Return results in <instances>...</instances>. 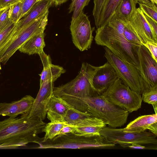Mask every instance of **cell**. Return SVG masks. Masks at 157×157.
<instances>
[{"instance_id": "obj_1", "label": "cell", "mask_w": 157, "mask_h": 157, "mask_svg": "<svg viewBox=\"0 0 157 157\" xmlns=\"http://www.w3.org/2000/svg\"><path fill=\"white\" fill-rule=\"evenodd\" d=\"M11 117L0 121V149L17 148L30 143L38 144L43 141L38 134L46 123L38 117Z\"/></svg>"}, {"instance_id": "obj_2", "label": "cell", "mask_w": 157, "mask_h": 157, "mask_svg": "<svg viewBox=\"0 0 157 157\" xmlns=\"http://www.w3.org/2000/svg\"><path fill=\"white\" fill-rule=\"evenodd\" d=\"M124 28L122 21L114 15L105 25L97 29L95 43L107 48L116 56L137 67L142 72L139 59L140 46L126 40L123 35Z\"/></svg>"}, {"instance_id": "obj_3", "label": "cell", "mask_w": 157, "mask_h": 157, "mask_svg": "<svg viewBox=\"0 0 157 157\" xmlns=\"http://www.w3.org/2000/svg\"><path fill=\"white\" fill-rule=\"evenodd\" d=\"M61 97L73 108L101 119L109 127H121L127 122L128 112L101 95L85 98L67 95Z\"/></svg>"}, {"instance_id": "obj_4", "label": "cell", "mask_w": 157, "mask_h": 157, "mask_svg": "<svg viewBox=\"0 0 157 157\" xmlns=\"http://www.w3.org/2000/svg\"><path fill=\"white\" fill-rule=\"evenodd\" d=\"M116 144L101 134L88 136L69 133L42 142L35 148L101 149L113 147Z\"/></svg>"}, {"instance_id": "obj_5", "label": "cell", "mask_w": 157, "mask_h": 157, "mask_svg": "<svg viewBox=\"0 0 157 157\" xmlns=\"http://www.w3.org/2000/svg\"><path fill=\"white\" fill-rule=\"evenodd\" d=\"M99 67L83 63L77 76L65 84L54 87L53 94L58 97L67 95L81 98L98 95L93 86L92 80Z\"/></svg>"}, {"instance_id": "obj_6", "label": "cell", "mask_w": 157, "mask_h": 157, "mask_svg": "<svg viewBox=\"0 0 157 157\" xmlns=\"http://www.w3.org/2000/svg\"><path fill=\"white\" fill-rule=\"evenodd\" d=\"M104 49L105 57L124 84L141 95L150 89L151 86L140 70L122 60L107 48L105 47Z\"/></svg>"}, {"instance_id": "obj_7", "label": "cell", "mask_w": 157, "mask_h": 157, "mask_svg": "<svg viewBox=\"0 0 157 157\" xmlns=\"http://www.w3.org/2000/svg\"><path fill=\"white\" fill-rule=\"evenodd\" d=\"M101 95L116 105L130 113L141 107V95L124 84L119 78Z\"/></svg>"}, {"instance_id": "obj_8", "label": "cell", "mask_w": 157, "mask_h": 157, "mask_svg": "<svg viewBox=\"0 0 157 157\" xmlns=\"http://www.w3.org/2000/svg\"><path fill=\"white\" fill-rule=\"evenodd\" d=\"M100 134L115 144H119L124 148L129 144L136 143L140 144H157V136L146 131L139 133L126 132L123 128H117L106 126L103 127Z\"/></svg>"}, {"instance_id": "obj_9", "label": "cell", "mask_w": 157, "mask_h": 157, "mask_svg": "<svg viewBox=\"0 0 157 157\" xmlns=\"http://www.w3.org/2000/svg\"><path fill=\"white\" fill-rule=\"evenodd\" d=\"M70 29L73 42L77 48L82 52L90 48L94 28L91 27L88 16L83 11L75 19L71 20Z\"/></svg>"}, {"instance_id": "obj_10", "label": "cell", "mask_w": 157, "mask_h": 157, "mask_svg": "<svg viewBox=\"0 0 157 157\" xmlns=\"http://www.w3.org/2000/svg\"><path fill=\"white\" fill-rule=\"evenodd\" d=\"M48 10L34 20L14 40L0 58L5 64L11 57L28 40L35 35L44 32L48 23Z\"/></svg>"}, {"instance_id": "obj_11", "label": "cell", "mask_w": 157, "mask_h": 157, "mask_svg": "<svg viewBox=\"0 0 157 157\" xmlns=\"http://www.w3.org/2000/svg\"><path fill=\"white\" fill-rule=\"evenodd\" d=\"M123 21L124 25L139 38L142 45L148 41L157 43V35L149 25L139 7L136 8L129 21Z\"/></svg>"}, {"instance_id": "obj_12", "label": "cell", "mask_w": 157, "mask_h": 157, "mask_svg": "<svg viewBox=\"0 0 157 157\" xmlns=\"http://www.w3.org/2000/svg\"><path fill=\"white\" fill-rule=\"evenodd\" d=\"M54 82L51 81L43 82L40 84L38 93L28 117H38L43 120L47 116V107L53 94Z\"/></svg>"}, {"instance_id": "obj_13", "label": "cell", "mask_w": 157, "mask_h": 157, "mask_svg": "<svg viewBox=\"0 0 157 157\" xmlns=\"http://www.w3.org/2000/svg\"><path fill=\"white\" fill-rule=\"evenodd\" d=\"M53 3V0H38L27 14L14 24L12 30L13 40L35 19L45 13Z\"/></svg>"}, {"instance_id": "obj_14", "label": "cell", "mask_w": 157, "mask_h": 157, "mask_svg": "<svg viewBox=\"0 0 157 157\" xmlns=\"http://www.w3.org/2000/svg\"><path fill=\"white\" fill-rule=\"evenodd\" d=\"M118 78L112 66L108 62L100 66L92 80L94 89L98 95H101Z\"/></svg>"}, {"instance_id": "obj_15", "label": "cell", "mask_w": 157, "mask_h": 157, "mask_svg": "<svg viewBox=\"0 0 157 157\" xmlns=\"http://www.w3.org/2000/svg\"><path fill=\"white\" fill-rule=\"evenodd\" d=\"M140 64L145 78L151 86L157 85V62L144 46H140Z\"/></svg>"}, {"instance_id": "obj_16", "label": "cell", "mask_w": 157, "mask_h": 157, "mask_svg": "<svg viewBox=\"0 0 157 157\" xmlns=\"http://www.w3.org/2000/svg\"><path fill=\"white\" fill-rule=\"evenodd\" d=\"M72 107L61 97L56 96L53 94L47 107V117L50 121L65 123L64 117L67 111Z\"/></svg>"}, {"instance_id": "obj_17", "label": "cell", "mask_w": 157, "mask_h": 157, "mask_svg": "<svg viewBox=\"0 0 157 157\" xmlns=\"http://www.w3.org/2000/svg\"><path fill=\"white\" fill-rule=\"evenodd\" d=\"M69 125L73 127L75 134L90 136L100 135V131L106 124L101 119L91 116L78 124Z\"/></svg>"}, {"instance_id": "obj_18", "label": "cell", "mask_w": 157, "mask_h": 157, "mask_svg": "<svg viewBox=\"0 0 157 157\" xmlns=\"http://www.w3.org/2000/svg\"><path fill=\"white\" fill-rule=\"evenodd\" d=\"M39 55L43 66V69L40 75V84L48 80L54 82L62 74L65 73V70L62 67L52 64L50 56L44 51Z\"/></svg>"}, {"instance_id": "obj_19", "label": "cell", "mask_w": 157, "mask_h": 157, "mask_svg": "<svg viewBox=\"0 0 157 157\" xmlns=\"http://www.w3.org/2000/svg\"><path fill=\"white\" fill-rule=\"evenodd\" d=\"M157 122V114L155 113L139 117L130 122L124 128L123 131L139 133L148 129L152 124Z\"/></svg>"}, {"instance_id": "obj_20", "label": "cell", "mask_w": 157, "mask_h": 157, "mask_svg": "<svg viewBox=\"0 0 157 157\" xmlns=\"http://www.w3.org/2000/svg\"><path fill=\"white\" fill-rule=\"evenodd\" d=\"M44 32L33 36L25 42L19 49L21 52L29 55L41 53L45 46Z\"/></svg>"}, {"instance_id": "obj_21", "label": "cell", "mask_w": 157, "mask_h": 157, "mask_svg": "<svg viewBox=\"0 0 157 157\" xmlns=\"http://www.w3.org/2000/svg\"><path fill=\"white\" fill-rule=\"evenodd\" d=\"M121 1L106 0L100 14L98 28L104 26L110 20Z\"/></svg>"}, {"instance_id": "obj_22", "label": "cell", "mask_w": 157, "mask_h": 157, "mask_svg": "<svg viewBox=\"0 0 157 157\" xmlns=\"http://www.w3.org/2000/svg\"><path fill=\"white\" fill-rule=\"evenodd\" d=\"M137 4L134 0H122L114 15L122 20L128 21L137 8Z\"/></svg>"}, {"instance_id": "obj_23", "label": "cell", "mask_w": 157, "mask_h": 157, "mask_svg": "<svg viewBox=\"0 0 157 157\" xmlns=\"http://www.w3.org/2000/svg\"><path fill=\"white\" fill-rule=\"evenodd\" d=\"M92 116L88 113L81 111L73 107L67 112L64 118L67 125H76L83 122L87 117Z\"/></svg>"}, {"instance_id": "obj_24", "label": "cell", "mask_w": 157, "mask_h": 157, "mask_svg": "<svg viewBox=\"0 0 157 157\" xmlns=\"http://www.w3.org/2000/svg\"><path fill=\"white\" fill-rule=\"evenodd\" d=\"M65 123L56 121H50L46 124L43 129L45 134L42 142L51 140L57 136L62 128L67 125Z\"/></svg>"}, {"instance_id": "obj_25", "label": "cell", "mask_w": 157, "mask_h": 157, "mask_svg": "<svg viewBox=\"0 0 157 157\" xmlns=\"http://www.w3.org/2000/svg\"><path fill=\"white\" fill-rule=\"evenodd\" d=\"M20 114L17 101L0 103V115L16 117Z\"/></svg>"}, {"instance_id": "obj_26", "label": "cell", "mask_w": 157, "mask_h": 157, "mask_svg": "<svg viewBox=\"0 0 157 157\" xmlns=\"http://www.w3.org/2000/svg\"><path fill=\"white\" fill-rule=\"evenodd\" d=\"M142 95V101L152 105L155 113H157V85L151 86L150 89L144 92Z\"/></svg>"}, {"instance_id": "obj_27", "label": "cell", "mask_w": 157, "mask_h": 157, "mask_svg": "<svg viewBox=\"0 0 157 157\" xmlns=\"http://www.w3.org/2000/svg\"><path fill=\"white\" fill-rule=\"evenodd\" d=\"M90 0H72L69 8V13L73 12L72 19L77 18L83 11L84 7L87 6Z\"/></svg>"}, {"instance_id": "obj_28", "label": "cell", "mask_w": 157, "mask_h": 157, "mask_svg": "<svg viewBox=\"0 0 157 157\" xmlns=\"http://www.w3.org/2000/svg\"><path fill=\"white\" fill-rule=\"evenodd\" d=\"M35 98L30 95H27L17 101L20 114H28L31 109Z\"/></svg>"}, {"instance_id": "obj_29", "label": "cell", "mask_w": 157, "mask_h": 157, "mask_svg": "<svg viewBox=\"0 0 157 157\" xmlns=\"http://www.w3.org/2000/svg\"><path fill=\"white\" fill-rule=\"evenodd\" d=\"M138 4L139 8L144 14L151 17L157 21V5L150 1Z\"/></svg>"}, {"instance_id": "obj_30", "label": "cell", "mask_w": 157, "mask_h": 157, "mask_svg": "<svg viewBox=\"0 0 157 157\" xmlns=\"http://www.w3.org/2000/svg\"><path fill=\"white\" fill-rule=\"evenodd\" d=\"M106 0H93L94 6L92 11L97 29L99 27L100 14Z\"/></svg>"}, {"instance_id": "obj_31", "label": "cell", "mask_w": 157, "mask_h": 157, "mask_svg": "<svg viewBox=\"0 0 157 157\" xmlns=\"http://www.w3.org/2000/svg\"><path fill=\"white\" fill-rule=\"evenodd\" d=\"M10 7H7L0 16V33L14 24L10 17Z\"/></svg>"}, {"instance_id": "obj_32", "label": "cell", "mask_w": 157, "mask_h": 157, "mask_svg": "<svg viewBox=\"0 0 157 157\" xmlns=\"http://www.w3.org/2000/svg\"><path fill=\"white\" fill-rule=\"evenodd\" d=\"M22 2L10 6V16L12 22L15 24L20 20L21 13Z\"/></svg>"}, {"instance_id": "obj_33", "label": "cell", "mask_w": 157, "mask_h": 157, "mask_svg": "<svg viewBox=\"0 0 157 157\" xmlns=\"http://www.w3.org/2000/svg\"><path fill=\"white\" fill-rule=\"evenodd\" d=\"M123 35L126 40L133 44L141 46L142 43L137 36L127 27L124 25Z\"/></svg>"}, {"instance_id": "obj_34", "label": "cell", "mask_w": 157, "mask_h": 157, "mask_svg": "<svg viewBox=\"0 0 157 157\" xmlns=\"http://www.w3.org/2000/svg\"><path fill=\"white\" fill-rule=\"evenodd\" d=\"M38 0H23L22 2L21 13L20 20L27 14L31 8Z\"/></svg>"}, {"instance_id": "obj_35", "label": "cell", "mask_w": 157, "mask_h": 157, "mask_svg": "<svg viewBox=\"0 0 157 157\" xmlns=\"http://www.w3.org/2000/svg\"><path fill=\"white\" fill-rule=\"evenodd\" d=\"M144 45L147 48L153 58L157 62V43L148 41Z\"/></svg>"}, {"instance_id": "obj_36", "label": "cell", "mask_w": 157, "mask_h": 157, "mask_svg": "<svg viewBox=\"0 0 157 157\" xmlns=\"http://www.w3.org/2000/svg\"><path fill=\"white\" fill-rule=\"evenodd\" d=\"M23 0H0V8L13 6Z\"/></svg>"}, {"instance_id": "obj_37", "label": "cell", "mask_w": 157, "mask_h": 157, "mask_svg": "<svg viewBox=\"0 0 157 157\" xmlns=\"http://www.w3.org/2000/svg\"><path fill=\"white\" fill-rule=\"evenodd\" d=\"M144 15L149 25L155 33L157 35V21L148 15L145 14Z\"/></svg>"}, {"instance_id": "obj_38", "label": "cell", "mask_w": 157, "mask_h": 157, "mask_svg": "<svg viewBox=\"0 0 157 157\" xmlns=\"http://www.w3.org/2000/svg\"><path fill=\"white\" fill-rule=\"evenodd\" d=\"M75 130L73 127L69 125L65 126L60 131L58 135L61 136L69 133H75Z\"/></svg>"}, {"instance_id": "obj_39", "label": "cell", "mask_w": 157, "mask_h": 157, "mask_svg": "<svg viewBox=\"0 0 157 157\" xmlns=\"http://www.w3.org/2000/svg\"><path fill=\"white\" fill-rule=\"evenodd\" d=\"M141 145L138 144L132 143L128 145L127 147L132 149H149V148L146 147Z\"/></svg>"}, {"instance_id": "obj_40", "label": "cell", "mask_w": 157, "mask_h": 157, "mask_svg": "<svg viewBox=\"0 0 157 157\" xmlns=\"http://www.w3.org/2000/svg\"><path fill=\"white\" fill-rule=\"evenodd\" d=\"M148 129L157 136V122L151 124Z\"/></svg>"}, {"instance_id": "obj_41", "label": "cell", "mask_w": 157, "mask_h": 157, "mask_svg": "<svg viewBox=\"0 0 157 157\" xmlns=\"http://www.w3.org/2000/svg\"><path fill=\"white\" fill-rule=\"evenodd\" d=\"M53 3L56 6H58L63 4L68 0H53Z\"/></svg>"}, {"instance_id": "obj_42", "label": "cell", "mask_w": 157, "mask_h": 157, "mask_svg": "<svg viewBox=\"0 0 157 157\" xmlns=\"http://www.w3.org/2000/svg\"><path fill=\"white\" fill-rule=\"evenodd\" d=\"M137 3H143L144 2H148L150 1L149 0H134Z\"/></svg>"}, {"instance_id": "obj_43", "label": "cell", "mask_w": 157, "mask_h": 157, "mask_svg": "<svg viewBox=\"0 0 157 157\" xmlns=\"http://www.w3.org/2000/svg\"><path fill=\"white\" fill-rule=\"evenodd\" d=\"M7 7L0 8V16Z\"/></svg>"}, {"instance_id": "obj_44", "label": "cell", "mask_w": 157, "mask_h": 157, "mask_svg": "<svg viewBox=\"0 0 157 157\" xmlns=\"http://www.w3.org/2000/svg\"><path fill=\"white\" fill-rule=\"evenodd\" d=\"M155 4L156 5L157 4V0H149Z\"/></svg>"}, {"instance_id": "obj_45", "label": "cell", "mask_w": 157, "mask_h": 157, "mask_svg": "<svg viewBox=\"0 0 157 157\" xmlns=\"http://www.w3.org/2000/svg\"><path fill=\"white\" fill-rule=\"evenodd\" d=\"M1 69V65H0V70Z\"/></svg>"}]
</instances>
